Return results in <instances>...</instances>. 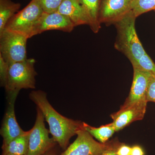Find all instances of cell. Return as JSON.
Here are the masks:
<instances>
[{
    "label": "cell",
    "mask_w": 155,
    "mask_h": 155,
    "mask_svg": "<svg viewBox=\"0 0 155 155\" xmlns=\"http://www.w3.org/2000/svg\"><path fill=\"white\" fill-rule=\"evenodd\" d=\"M131 150V147L121 143L117 148L116 153L118 155H130Z\"/></svg>",
    "instance_id": "obj_22"
},
{
    "label": "cell",
    "mask_w": 155,
    "mask_h": 155,
    "mask_svg": "<svg viewBox=\"0 0 155 155\" xmlns=\"http://www.w3.org/2000/svg\"><path fill=\"white\" fill-rule=\"evenodd\" d=\"M132 0H101L100 23L115 25L131 11Z\"/></svg>",
    "instance_id": "obj_9"
},
{
    "label": "cell",
    "mask_w": 155,
    "mask_h": 155,
    "mask_svg": "<svg viewBox=\"0 0 155 155\" xmlns=\"http://www.w3.org/2000/svg\"><path fill=\"white\" fill-rule=\"evenodd\" d=\"M44 11L37 0H31L25 8L10 19L4 30L23 35L30 38L32 31Z\"/></svg>",
    "instance_id": "obj_4"
},
{
    "label": "cell",
    "mask_w": 155,
    "mask_h": 155,
    "mask_svg": "<svg viewBox=\"0 0 155 155\" xmlns=\"http://www.w3.org/2000/svg\"><path fill=\"white\" fill-rule=\"evenodd\" d=\"M28 38L8 30L0 33V55L9 65L26 60V44Z\"/></svg>",
    "instance_id": "obj_5"
},
{
    "label": "cell",
    "mask_w": 155,
    "mask_h": 155,
    "mask_svg": "<svg viewBox=\"0 0 155 155\" xmlns=\"http://www.w3.org/2000/svg\"></svg>",
    "instance_id": "obj_27"
},
{
    "label": "cell",
    "mask_w": 155,
    "mask_h": 155,
    "mask_svg": "<svg viewBox=\"0 0 155 155\" xmlns=\"http://www.w3.org/2000/svg\"><path fill=\"white\" fill-rule=\"evenodd\" d=\"M147 101L122 106L120 110L111 115L116 131H119L135 121L142 120L146 111Z\"/></svg>",
    "instance_id": "obj_11"
},
{
    "label": "cell",
    "mask_w": 155,
    "mask_h": 155,
    "mask_svg": "<svg viewBox=\"0 0 155 155\" xmlns=\"http://www.w3.org/2000/svg\"><path fill=\"white\" fill-rule=\"evenodd\" d=\"M9 67V64L0 55V82L2 87H5L7 83Z\"/></svg>",
    "instance_id": "obj_20"
},
{
    "label": "cell",
    "mask_w": 155,
    "mask_h": 155,
    "mask_svg": "<svg viewBox=\"0 0 155 155\" xmlns=\"http://www.w3.org/2000/svg\"><path fill=\"white\" fill-rule=\"evenodd\" d=\"M43 155H55V153L54 152V151H53V150H51Z\"/></svg>",
    "instance_id": "obj_25"
},
{
    "label": "cell",
    "mask_w": 155,
    "mask_h": 155,
    "mask_svg": "<svg viewBox=\"0 0 155 155\" xmlns=\"http://www.w3.org/2000/svg\"><path fill=\"white\" fill-rule=\"evenodd\" d=\"M120 144L121 143H119V144L117 145L116 146L110 149L107 150L101 155H118L116 153V151Z\"/></svg>",
    "instance_id": "obj_24"
},
{
    "label": "cell",
    "mask_w": 155,
    "mask_h": 155,
    "mask_svg": "<svg viewBox=\"0 0 155 155\" xmlns=\"http://www.w3.org/2000/svg\"><path fill=\"white\" fill-rule=\"evenodd\" d=\"M44 12L51 13L58 11L64 0H37Z\"/></svg>",
    "instance_id": "obj_19"
},
{
    "label": "cell",
    "mask_w": 155,
    "mask_h": 155,
    "mask_svg": "<svg viewBox=\"0 0 155 155\" xmlns=\"http://www.w3.org/2000/svg\"><path fill=\"white\" fill-rule=\"evenodd\" d=\"M29 130L14 139L8 144L2 145V155L14 154L17 155H27L28 147Z\"/></svg>",
    "instance_id": "obj_15"
},
{
    "label": "cell",
    "mask_w": 155,
    "mask_h": 155,
    "mask_svg": "<svg viewBox=\"0 0 155 155\" xmlns=\"http://www.w3.org/2000/svg\"><path fill=\"white\" fill-rule=\"evenodd\" d=\"M133 81L129 95L122 105L123 106L147 101V93L149 84L153 76L155 75L137 68H133Z\"/></svg>",
    "instance_id": "obj_12"
},
{
    "label": "cell",
    "mask_w": 155,
    "mask_h": 155,
    "mask_svg": "<svg viewBox=\"0 0 155 155\" xmlns=\"http://www.w3.org/2000/svg\"><path fill=\"white\" fill-rule=\"evenodd\" d=\"M35 61L33 58L10 64L8 79L5 87L6 92H19L22 89L35 88Z\"/></svg>",
    "instance_id": "obj_3"
},
{
    "label": "cell",
    "mask_w": 155,
    "mask_h": 155,
    "mask_svg": "<svg viewBox=\"0 0 155 155\" xmlns=\"http://www.w3.org/2000/svg\"><path fill=\"white\" fill-rule=\"evenodd\" d=\"M21 7L19 3L12 0H0V33L2 32L10 19L17 12Z\"/></svg>",
    "instance_id": "obj_16"
},
{
    "label": "cell",
    "mask_w": 155,
    "mask_h": 155,
    "mask_svg": "<svg viewBox=\"0 0 155 155\" xmlns=\"http://www.w3.org/2000/svg\"><path fill=\"white\" fill-rule=\"evenodd\" d=\"M147 101L155 103V75H153L150 81L147 91Z\"/></svg>",
    "instance_id": "obj_21"
},
{
    "label": "cell",
    "mask_w": 155,
    "mask_h": 155,
    "mask_svg": "<svg viewBox=\"0 0 155 155\" xmlns=\"http://www.w3.org/2000/svg\"><path fill=\"white\" fill-rule=\"evenodd\" d=\"M75 27L68 17L58 11L51 13L44 12L34 28L31 37L50 30L71 32Z\"/></svg>",
    "instance_id": "obj_10"
},
{
    "label": "cell",
    "mask_w": 155,
    "mask_h": 155,
    "mask_svg": "<svg viewBox=\"0 0 155 155\" xmlns=\"http://www.w3.org/2000/svg\"><path fill=\"white\" fill-rule=\"evenodd\" d=\"M58 11L68 17L75 27L80 25H88L87 17L79 0H64Z\"/></svg>",
    "instance_id": "obj_13"
},
{
    "label": "cell",
    "mask_w": 155,
    "mask_h": 155,
    "mask_svg": "<svg viewBox=\"0 0 155 155\" xmlns=\"http://www.w3.org/2000/svg\"><path fill=\"white\" fill-rule=\"evenodd\" d=\"M3 155H17L14 154H7Z\"/></svg>",
    "instance_id": "obj_26"
},
{
    "label": "cell",
    "mask_w": 155,
    "mask_h": 155,
    "mask_svg": "<svg viewBox=\"0 0 155 155\" xmlns=\"http://www.w3.org/2000/svg\"><path fill=\"white\" fill-rule=\"evenodd\" d=\"M153 10L155 11V0H132L131 11L137 18Z\"/></svg>",
    "instance_id": "obj_18"
},
{
    "label": "cell",
    "mask_w": 155,
    "mask_h": 155,
    "mask_svg": "<svg viewBox=\"0 0 155 155\" xmlns=\"http://www.w3.org/2000/svg\"><path fill=\"white\" fill-rule=\"evenodd\" d=\"M88 19V25L95 33L99 31L101 23L99 19L101 0H79Z\"/></svg>",
    "instance_id": "obj_14"
},
{
    "label": "cell",
    "mask_w": 155,
    "mask_h": 155,
    "mask_svg": "<svg viewBox=\"0 0 155 155\" xmlns=\"http://www.w3.org/2000/svg\"><path fill=\"white\" fill-rule=\"evenodd\" d=\"M83 126L84 129L93 137L96 139L100 143H107L108 140L110 138L116 131L112 122L100 127H96L90 126L83 122Z\"/></svg>",
    "instance_id": "obj_17"
},
{
    "label": "cell",
    "mask_w": 155,
    "mask_h": 155,
    "mask_svg": "<svg viewBox=\"0 0 155 155\" xmlns=\"http://www.w3.org/2000/svg\"><path fill=\"white\" fill-rule=\"evenodd\" d=\"M45 119L40 110L37 107L36 120L29 130L27 155H43L52 150L57 143L50 138L49 130L46 128Z\"/></svg>",
    "instance_id": "obj_7"
},
{
    "label": "cell",
    "mask_w": 155,
    "mask_h": 155,
    "mask_svg": "<svg viewBox=\"0 0 155 155\" xmlns=\"http://www.w3.org/2000/svg\"><path fill=\"white\" fill-rule=\"evenodd\" d=\"M130 155H144V152L141 147L135 145L131 147Z\"/></svg>",
    "instance_id": "obj_23"
},
{
    "label": "cell",
    "mask_w": 155,
    "mask_h": 155,
    "mask_svg": "<svg viewBox=\"0 0 155 155\" xmlns=\"http://www.w3.org/2000/svg\"><path fill=\"white\" fill-rule=\"evenodd\" d=\"M136 18L131 11L115 24L117 31L115 48L123 53L129 59L133 67L147 54L136 31Z\"/></svg>",
    "instance_id": "obj_2"
},
{
    "label": "cell",
    "mask_w": 155,
    "mask_h": 155,
    "mask_svg": "<svg viewBox=\"0 0 155 155\" xmlns=\"http://www.w3.org/2000/svg\"><path fill=\"white\" fill-rule=\"evenodd\" d=\"M75 141L60 155H101L119 143L117 141L103 143L96 141L84 127L77 133Z\"/></svg>",
    "instance_id": "obj_6"
},
{
    "label": "cell",
    "mask_w": 155,
    "mask_h": 155,
    "mask_svg": "<svg viewBox=\"0 0 155 155\" xmlns=\"http://www.w3.org/2000/svg\"><path fill=\"white\" fill-rule=\"evenodd\" d=\"M29 98L42 113L52 138L63 149L66 150L70 139L83 127V122L59 114L49 102L46 93L42 91H33L29 94Z\"/></svg>",
    "instance_id": "obj_1"
},
{
    "label": "cell",
    "mask_w": 155,
    "mask_h": 155,
    "mask_svg": "<svg viewBox=\"0 0 155 155\" xmlns=\"http://www.w3.org/2000/svg\"><path fill=\"white\" fill-rule=\"evenodd\" d=\"M7 93V108L0 130V134L3 139V145L8 144L26 132L22 130L18 124L15 115V103L19 92H12Z\"/></svg>",
    "instance_id": "obj_8"
}]
</instances>
